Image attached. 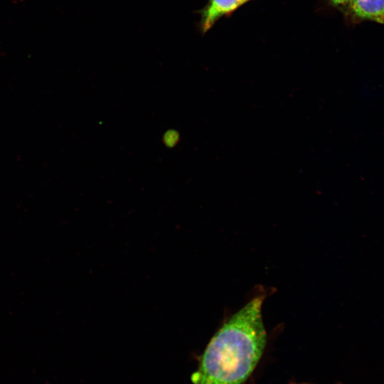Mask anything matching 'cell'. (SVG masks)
I'll list each match as a JSON object with an SVG mask.
<instances>
[{"label": "cell", "mask_w": 384, "mask_h": 384, "mask_svg": "<svg viewBox=\"0 0 384 384\" xmlns=\"http://www.w3.org/2000/svg\"><path fill=\"white\" fill-rule=\"evenodd\" d=\"M264 296L249 301L216 331L201 356L193 384H244L263 354Z\"/></svg>", "instance_id": "6da1fadb"}, {"label": "cell", "mask_w": 384, "mask_h": 384, "mask_svg": "<svg viewBox=\"0 0 384 384\" xmlns=\"http://www.w3.org/2000/svg\"><path fill=\"white\" fill-rule=\"evenodd\" d=\"M243 4V0H209L198 12L200 30L203 33L207 32L220 18L233 12Z\"/></svg>", "instance_id": "7a4b0ae2"}, {"label": "cell", "mask_w": 384, "mask_h": 384, "mask_svg": "<svg viewBox=\"0 0 384 384\" xmlns=\"http://www.w3.org/2000/svg\"><path fill=\"white\" fill-rule=\"evenodd\" d=\"M345 10L356 20L384 23V0H350Z\"/></svg>", "instance_id": "3957f363"}, {"label": "cell", "mask_w": 384, "mask_h": 384, "mask_svg": "<svg viewBox=\"0 0 384 384\" xmlns=\"http://www.w3.org/2000/svg\"><path fill=\"white\" fill-rule=\"evenodd\" d=\"M330 3L336 7L345 10L348 5L350 0H329Z\"/></svg>", "instance_id": "277c9868"}, {"label": "cell", "mask_w": 384, "mask_h": 384, "mask_svg": "<svg viewBox=\"0 0 384 384\" xmlns=\"http://www.w3.org/2000/svg\"><path fill=\"white\" fill-rule=\"evenodd\" d=\"M243 1H245V2L248 1L249 0H243Z\"/></svg>", "instance_id": "5b68a950"}]
</instances>
